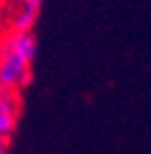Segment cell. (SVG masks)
<instances>
[{
	"mask_svg": "<svg viewBox=\"0 0 151 154\" xmlns=\"http://www.w3.org/2000/svg\"><path fill=\"white\" fill-rule=\"evenodd\" d=\"M37 53V39L32 32L7 30L0 37V90L16 92L32 81V62Z\"/></svg>",
	"mask_w": 151,
	"mask_h": 154,
	"instance_id": "6da1fadb",
	"label": "cell"
},
{
	"mask_svg": "<svg viewBox=\"0 0 151 154\" xmlns=\"http://www.w3.org/2000/svg\"><path fill=\"white\" fill-rule=\"evenodd\" d=\"M44 9V0H19L7 9V23L14 32H32Z\"/></svg>",
	"mask_w": 151,
	"mask_h": 154,
	"instance_id": "7a4b0ae2",
	"label": "cell"
},
{
	"mask_svg": "<svg viewBox=\"0 0 151 154\" xmlns=\"http://www.w3.org/2000/svg\"><path fill=\"white\" fill-rule=\"evenodd\" d=\"M21 117V97L16 92L0 90V143L9 145Z\"/></svg>",
	"mask_w": 151,
	"mask_h": 154,
	"instance_id": "3957f363",
	"label": "cell"
},
{
	"mask_svg": "<svg viewBox=\"0 0 151 154\" xmlns=\"http://www.w3.org/2000/svg\"><path fill=\"white\" fill-rule=\"evenodd\" d=\"M16 2H19V0H0V14L7 12V9H9L12 5H16Z\"/></svg>",
	"mask_w": 151,
	"mask_h": 154,
	"instance_id": "277c9868",
	"label": "cell"
}]
</instances>
